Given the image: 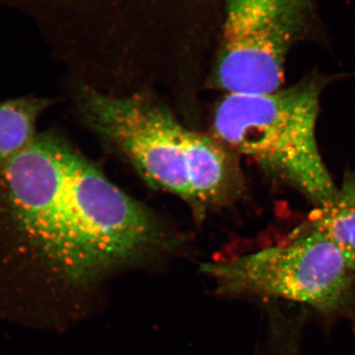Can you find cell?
I'll use <instances>...</instances> for the list:
<instances>
[{"label":"cell","instance_id":"cell-1","mask_svg":"<svg viewBox=\"0 0 355 355\" xmlns=\"http://www.w3.org/2000/svg\"><path fill=\"white\" fill-rule=\"evenodd\" d=\"M178 238L55 130L0 163V291L79 312L112 277Z\"/></svg>","mask_w":355,"mask_h":355},{"label":"cell","instance_id":"cell-2","mask_svg":"<svg viewBox=\"0 0 355 355\" xmlns=\"http://www.w3.org/2000/svg\"><path fill=\"white\" fill-rule=\"evenodd\" d=\"M76 95L83 123L156 189L200 211L230 202L244 190L237 154L184 127L151 98L108 95L88 86Z\"/></svg>","mask_w":355,"mask_h":355},{"label":"cell","instance_id":"cell-3","mask_svg":"<svg viewBox=\"0 0 355 355\" xmlns=\"http://www.w3.org/2000/svg\"><path fill=\"white\" fill-rule=\"evenodd\" d=\"M324 86L326 78L314 72L275 92L226 94L214 118L217 140L253 159L317 207L333 202L338 190L317 141Z\"/></svg>","mask_w":355,"mask_h":355},{"label":"cell","instance_id":"cell-4","mask_svg":"<svg viewBox=\"0 0 355 355\" xmlns=\"http://www.w3.org/2000/svg\"><path fill=\"white\" fill-rule=\"evenodd\" d=\"M203 268L221 295L284 299L329 317L354 308V273L335 245L310 226L284 244Z\"/></svg>","mask_w":355,"mask_h":355},{"label":"cell","instance_id":"cell-5","mask_svg":"<svg viewBox=\"0 0 355 355\" xmlns=\"http://www.w3.org/2000/svg\"><path fill=\"white\" fill-rule=\"evenodd\" d=\"M321 28L318 0H226L218 34L217 84L226 94L279 90L289 51Z\"/></svg>","mask_w":355,"mask_h":355},{"label":"cell","instance_id":"cell-6","mask_svg":"<svg viewBox=\"0 0 355 355\" xmlns=\"http://www.w3.org/2000/svg\"><path fill=\"white\" fill-rule=\"evenodd\" d=\"M84 15L103 28L182 25L219 31L226 0H79Z\"/></svg>","mask_w":355,"mask_h":355},{"label":"cell","instance_id":"cell-7","mask_svg":"<svg viewBox=\"0 0 355 355\" xmlns=\"http://www.w3.org/2000/svg\"><path fill=\"white\" fill-rule=\"evenodd\" d=\"M308 226L335 245L355 275V172L345 175L335 200L317 207Z\"/></svg>","mask_w":355,"mask_h":355},{"label":"cell","instance_id":"cell-8","mask_svg":"<svg viewBox=\"0 0 355 355\" xmlns=\"http://www.w3.org/2000/svg\"><path fill=\"white\" fill-rule=\"evenodd\" d=\"M50 105V100L37 96L0 102V163L34 139L40 116Z\"/></svg>","mask_w":355,"mask_h":355}]
</instances>
